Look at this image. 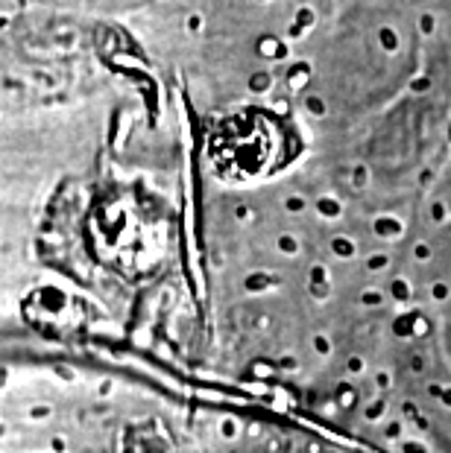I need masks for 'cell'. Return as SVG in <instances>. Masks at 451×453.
I'll return each mask as SVG.
<instances>
[{"mask_svg": "<svg viewBox=\"0 0 451 453\" xmlns=\"http://www.w3.org/2000/svg\"><path fill=\"white\" fill-rule=\"evenodd\" d=\"M381 42H384V44H387V47H396V35H393V33H387V30H384V33H381Z\"/></svg>", "mask_w": 451, "mask_h": 453, "instance_id": "obj_1", "label": "cell"}, {"mask_svg": "<svg viewBox=\"0 0 451 453\" xmlns=\"http://www.w3.org/2000/svg\"><path fill=\"white\" fill-rule=\"evenodd\" d=\"M334 249H338V252H352V246L346 243V240H338V243H334Z\"/></svg>", "mask_w": 451, "mask_h": 453, "instance_id": "obj_2", "label": "cell"}]
</instances>
